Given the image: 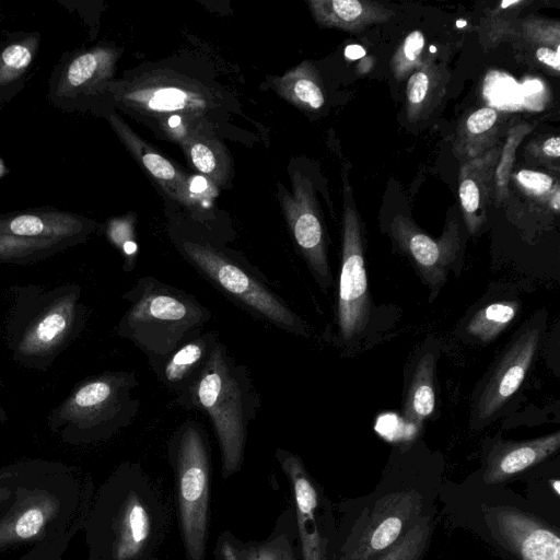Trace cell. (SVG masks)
<instances>
[{
    "mask_svg": "<svg viewBox=\"0 0 560 560\" xmlns=\"http://www.w3.org/2000/svg\"><path fill=\"white\" fill-rule=\"evenodd\" d=\"M168 527L161 491L138 463H124L101 492L94 528L97 560H156Z\"/></svg>",
    "mask_w": 560,
    "mask_h": 560,
    "instance_id": "6da1fadb",
    "label": "cell"
},
{
    "mask_svg": "<svg viewBox=\"0 0 560 560\" xmlns=\"http://www.w3.org/2000/svg\"><path fill=\"white\" fill-rule=\"evenodd\" d=\"M174 405L208 416L221 456V476L228 479L244 464L249 424L257 419L261 400L248 368L219 341L194 381L176 395Z\"/></svg>",
    "mask_w": 560,
    "mask_h": 560,
    "instance_id": "7a4b0ae2",
    "label": "cell"
},
{
    "mask_svg": "<svg viewBox=\"0 0 560 560\" xmlns=\"http://www.w3.org/2000/svg\"><path fill=\"white\" fill-rule=\"evenodd\" d=\"M436 487L382 481L369 494L343 500L332 560H371L392 547L434 505Z\"/></svg>",
    "mask_w": 560,
    "mask_h": 560,
    "instance_id": "3957f363",
    "label": "cell"
},
{
    "mask_svg": "<svg viewBox=\"0 0 560 560\" xmlns=\"http://www.w3.org/2000/svg\"><path fill=\"white\" fill-rule=\"evenodd\" d=\"M121 298L129 306L117 332L147 357L151 369L201 334L212 318L192 294L153 276L140 277Z\"/></svg>",
    "mask_w": 560,
    "mask_h": 560,
    "instance_id": "277c9868",
    "label": "cell"
},
{
    "mask_svg": "<svg viewBox=\"0 0 560 560\" xmlns=\"http://www.w3.org/2000/svg\"><path fill=\"white\" fill-rule=\"evenodd\" d=\"M175 246L202 278L254 318L296 337L311 336L304 318L277 292L268 278L240 253L205 238L188 236L177 238Z\"/></svg>",
    "mask_w": 560,
    "mask_h": 560,
    "instance_id": "5b68a950",
    "label": "cell"
},
{
    "mask_svg": "<svg viewBox=\"0 0 560 560\" xmlns=\"http://www.w3.org/2000/svg\"><path fill=\"white\" fill-rule=\"evenodd\" d=\"M178 529L186 560H205L209 536L211 448L205 428L183 421L167 441Z\"/></svg>",
    "mask_w": 560,
    "mask_h": 560,
    "instance_id": "8992f818",
    "label": "cell"
},
{
    "mask_svg": "<svg viewBox=\"0 0 560 560\" xmlns=\"http://www.w3.org/2000/svg\"><path fill=\"white\" fill-rule=\"evenodd\" d=\"M275 457L290 486L301 560H332L337 521L329 498L299 455L278 447Z\"/></svg>",
    "mask_w": 560,
    "mask_h": 560,
    "instance_id": "52a82bcc",
    "label": "cell"
},
{
    "mask_svg": "<svg viewBox=\"0 0 560 560\" xmlns=\"http://www.w3.org/2000/svg\"><path fill=\"white\" fill-rule=\"evenodd\" d=\"M370 313L371 300L360 219L351 194L345 190L342 252L336 311L339 339L349 342L360 337L368 325Z\"/></svg>",
    "mask_w": 560,
    "mask_h": 560,
    "instance_id": "ba28073f",
    "label": "cell"
},
{
    "mask_svg": "<svg viewBox=\"0 0 560 560\" xmlns=\"http://www.w3.org/2000/svg\"><path fill=\"white\" fill-rule=\"evenodd\" d=\"M490 541L512 560H560L559 528L542 516L510 503H481Z\"/></svg>",
    "mask_w": 560,
    "mask_h": 560,
    "instance_id": "9c48e42d",
    "label": "cell"
},
{
    "mask_svg": "<svg viewBox=\"0 0 560 560\" xmlns=\"http://www.w3.org/2000/svg\"><path fill=\"white\" fill-rule=\"evenodd\" d=\"M292 190L278 185L282 212L300 256L322 290L332 282L327 254V235L312 183L300 172L291 175Z\"/></svg>",
    "mask_w": 560,
    "mask_h": 560,
    "instance_id": "30bf717a",
    "label": "cell"
},
{
    "mask_svg": "<svg viewBox=\"0 0 560 560\" xmlns=\"http://www.w3.org/2000/svg\"><path fill=\"white\" fill-rule=\"evenodd\" d=\"M109 88L120 104L152 116L198 117L211 105L208 92L186 79L152 75Z\"/></svg>",
    "mask_w": 560,
    "mask_h": 560,
    "instance_id": "8fae6325",
    "label": "cell"
},
{
    "mask_svg": "<svg viewBox=\"0 0 560 560\" xmlns=\"http://www.w3.org/2000/svg\"><path fill=\"white\" fill-rule=\"evenodd\" d=\"M542 328L524 326L503 351L475 405L480 421L491 420L520 389L536 357Z\"/></svg>",
    "mask_w": 560,
    "mask_h": 560,
    "instance_id": "7c38bea8",
    "label": "cell"
},
{
    "mask_svg": "<svg viewBox=\"0 0 560 560\" xmlns=\"http://www.w3.org/2000/svg\"><path fill=\"white\" fill-rule=\"evenodd\" d=\"M393 235L429 285L432 300L446 282L448 270L455 269L459 249L457 226L435 241L400 218L393 224Z\"/></svg>",
    "mask_w": 560,
    "mask_h": 560,
    "instance_id": "4fadbf2b",
    "label": "cell"
},
{
    "mask_svg": "<svg viewBox=\"0 0 560 560\" xmlns=\"http://www.w3.org/2000/svg\"><path fill=\"white\" fill-rule=\"evenodd\" d=\"M118 52L108 47H96L73 56L67 61L50 88L55 105L74 109L81 101L95 95L115 71Z\"/></svg>",
    "mask_w": 560,
    "mask_h": 560,
    "instance_id": "5bb4252c",
    "label": "cell"
},
{
    "mask_svg": "<svg viewBox=\"0 0 560 560\" xmlns=\"http://www.w3.org/2000/svg\"><path fill=\"white\" fill-rule=\"evenodd\" d=\"M214 560H301L292 504L277 517L271 533L262 540L245 541L223 530L213 548Z\"/></svg>",
    "mask_w": 560,
    "mask_h": 560,
    "instance_id": "9a60e30c",
    "label": "cell"
},
{
    "mask_svg": "<svg viewBox=\"0 0 560 560\" xmlns=\"http://www.w3.org/2000/svg\"><path fill=\"white\" fill-rule=\"evenodd\" d=\"M559 446V431L525 441H497L486 456L482 482L487 486L506 482L546 460Z\"/></svg>",
    "mask_w": 560,
    "mask_h": 560,
    "instance_id": "2e32d148",
    "label": "cell"
},
{
    "mask_svg": "<svg viewBox=\"0 0 560 560\" xmlns=\"http://www.w3.org/2000/svg\"><path fill=\"white\" fill-rule=\"evenodd\" d=\"M93 228L85 218L55 209L0 214V234L50 240L74 245Z\"/></svg>",
    "mask_w": 560,
    "mask_h": 560,
    "instance_id": "e0dca14e",
    "label": "cell"
},
{
    "mask_svg": "<svg viewBox=\"0 0 560 560\" xmlns=\"http://www.w3.org/2000/svg\"><path fill=\"white\" fill-rule=\"evenodd\" d=\"M108 120L135 160L175 201L190 207L192 203L189 177L156 149L140 138L119 116L110 114Z\"/></svg>",
    "mask_w": 560,
    "mask_h": 560,
    "instance_id": "ac0fdd59",
    "label": "cell"
},
{
    "mask_svg": "<svg viewBox=\"0 0 560 560\" xmlns=\"http://www.w3.org/2000/svg\"><path fill=\"white\" fill-rule=\"evenodd\" d=\"M219 341L215 331H202L174 350L152 371L164 387L178 395L194 383Z\"/></svg>",
    "mask_w": 560,
    "mask_h": 560,
    "instance_id": "d6986e66",
    "label": "cell"
},
{
    "mask_svg": "<svg viewBox=\"0 0 560 560\" xmlns=\"http://www.w3.org/2000/svg\"><path fill=\"white\" fill-rule=\"evenodd\" d=\"M58 511V500L46 492H32L16 501L0 520V550L37 537Z\"/></svg>",
    "mask_w": 560,
    "mask_h": 560,
    "instance_id": "ffe728a7",
    "label": "cell"
},
{
    "mask_svg": "<svg viewBox=\"0 0 560 560\" xmlns=\"http://www.w3.org/2000/svg\"><path fill=\"white\" fill-rule=\"evenodd\" d=\"M314 20L323 27L358 32L385 22L394 12L380 3L362 0H310Z\"/></svg>",
    "mask_w": 560,
    "mask_h": 560,
    "instance_id": "44dd1931",
    "label": "cell"
},
{
    "mask_svg": "<svg viewBox=\"0 0 560 560\" xmlns=\"http://www.w3.org/2000/svg\"><path fill=\"white\" fill-rule=\"evenodd\" d=\"M495 152L468 162L462 167L458 195L464 219L470 233L485 220L490 184L495 164Z\"/></svg>",
    "mask_w": 560,
    "mask_h": 560,
    "instance_id": "7402d4cb",
    "label": "cell"
},
{
    "mask_svg": "<svg viewBox=\"0 0 560 560\" xmlns=\"http://www.w3.org/2000/svg\"><path fill=\"white\" fill-rule=\"evenodd\" d=\"M190 164L218 186H224L233 173L232 160L225 145L210 133L187 130L180 139Z\"/></svg>",
    "mask_w": 560,
    "mask_h": 560,
    "instance_id": "603a6c76",
    "label": "cell"
},
{
    "mask_svg": "<svg viewBox=\"0 0 560 560\" xmlns=\"http://www.w3.org/2000/svg\"><path fill=\"white\" fill-rule=\"evenodd\" d=\"M435 368V355L427 352L419 359L413 370L402 405V416L412 424H421L434 411Z\"/></svg>",
    "mask_w": 560,
    "mask_h": 560,
    "instance_id": "cb8c5ba5",
    "label": "cell"
},
{
    "mask_svg": "<svg viewBox=\"0 0 560 560\" xmlns=\"http://www.w3.org/2000/svg\"><path fill=\"white\" fill-rule=\"evenodd\" d=\"M272 88L279 96L305 110H316L325 103L320 80L306 60L276 77Z\"/></svg>",
    "mask_w": 560,
    "mask_h": 560,
    "instance_id": "d4e9b609",
    "label": "cell"
},
{
    "mask_svg": "<svg viewBox=\"0 0 560 560\" xmlns=\"http://www.w3.org/2000/svg\"><path fill=\"white\" fill-rule=\"evenodd\" d=\"M39 36L28 35L0 49V100L18 91L36 55Z\"/></svg>",
    "mask_w": 560,
    "mask_h": 560,
    "instance_id": "484cf974",
    "label": "cell"
},
{
    "mask_svg": "<svg viewBox=\"0 0 560 560\" xmlns=\"http://www.w3.org/2000/svg\"><path fill=\"white\" fill-rule=\"evenodd\" d=\"M436 528V506L392 547L371 560H423L432 542Z\"/></svg>",
    "mask_w": 560,
    "mask_h": 560,
    "instance_id": "4316f807",
    "label": "cell"
},
{
    "mask_svg": "<svg viewBox=\"0 0 560 560\" xmlns=\"http://www.w3.org/2000/svg\"><path fill=\"white\" fill-rule=\"evenodd\" d=\"M517 310V303L512 301L490 303L472 315L466 325V332L480 342H491L508 328Z\"/></svg>",
    "mask_w": 560,
    "mask_h": 560,
    "instance_id": "83f0119b",
    "label": "cell"
},
{
    "mask_svg": "<svg viewBox=\"0 0 560 560\" xmlns=\"http://www.w3.org/2000/svg\"><path fill=\"white\" fill-rule=\"evenodd\" d=\"M71 246L68 243L0 234V262H30Z\"/></svg>",
    "mask_w": 560,
    "mask_h": 560,
    "instance_id": "f1b7e54d",
    "label": "cell"
},
{
    "mask_svg": "<svg viewBox=\"0 0 560 560\" xmlns=\"http://www.w3.org/2000/svg\"><path fill=\"white\" fill-rule=\"evenodd\" d=\"M68 327V316L62 311H51L31 331L26 346L48 348L60 341Z\"/></svg>",
    "mask_w": 560,
    "mask_h": 560,
    "instance_id": "f546056e",
    "label": "cell"
},
{
    "mask_svg": "<svg viewBox=\"0 0 560 560\" xmlns=\"http://www.w3.org/2000/svg\"><path fill=\"white\" fill-rule=\"evenodd\" d=\"M107 234L124 255V269L131 271L136 266L138 252L137 242L135 241V219L119 218L112 220L107 228Z\"/></svg>",
    "mask_w": 560,
    "mask_h": 560,
    "instance_id": "4dcf8cb0",
    "label": "cell"
},
{
    "mask_svg": "<svg viewBox=\"0 0 560 560\" xmlns=\"http://www.w3.org/2000/svg\"><path fill=\"white\" fill-rule=\"evenodd\" d=\"M424 47V36L420 31H412L404 39L393 58V71L397 77H404L420 62Z\"/></svg>",
    "mask_w": 560,
    "mask_h": 560,
    "instance_id": "1f68e13d",
    "label": "cell"
},
{
    "mask_svg": "<svg viewBox=\"0 0 560 560\" xmlns=\"http://www.w3.org/2000/svg\"><path fill=\"white\" fill-rule=\"evenodd\" d=\"M430 88L431 78L427 71L419 70L411 74L407 83V104L409 114H417L420 112L429 96Z\"/></svg>",
    "mask_w": 560,
    "mask_h": 560,
    "instance_id": "d6a6232c",
    "label": "cell"
},
{
    "mask_svg": "<svg viewBox=\"0 0 560 560\" xmlns=\"http://www.w3.org/2000/svg\"><path fill=\"white\" fill-rule=\"evenodd\" d=\"M515 178L518 185L534 196H542L553 187V178L546 173L521 170Z\"/></svg>",
    "mask_w": 560,
    "mask_h": 560,
    "instance_id": "836d02e7",
    "label": "cell"
},
{
    "mask_svg": "<svg viewBox=\"0 0 560 560\" xmlns=\"http://www.w3.org/2000/svg\"><path fill=\"white\" fill-rule=\"evenodd\" d=\"M497 118L498 114L492 107L479 108L466 119V131L470 136H481L493 128Z\"/></svg>",
    "mask_w": 560,
    "mask_h": 560,
    "instance_id": "e575fe53",
    "label": "cell"
},
{
    "mask_svg": "<svg viewBox=\"0 0 560 560\" xmlns=\"http://www.w3.org/2000/svg\"><path fill=\"white\" fill-rule=\"evenodd\" d=\"M536 57L541 63L552 68L555 71H559V47H557L556 49H552L550 47H539L536 50Z\"/></svg>",
    "mask_w": 560,
    "mask_h": 560,
    "instance_id": "d590c367",
    "label": "cell"
},
{
    "mask_svg": "<svg viewBox=\"0 0 560 560\" xmlns=\"http://www.w3.org/2000/svg\"><path fill=\"white\" fill-rule=\"evenodd\" d=\"M541 150L547 156L558 159L560 156V138L551 137L547 139Z\"/></svg>",
    "mask_w": 560,
    "mask_h": 560,
    "instance_id": "8d00e7d4",
    "label": "cell"
},
{
    "mask_svg": "<svg viewBox=\"0 0 560 560\" xmlns=\"http://www.w3.org/2000/svg\"><path fill=\"white\" fill-rule=\"evenodd\" d=\"M345 55L348 59H360L365 55V50L360 45H349L345 49Z\"/></svg>",
    "mask_w": 560,
    "mask_h": 560,
    "instance_id": "74e56055",
    "label": "cell"
},
{
    "mask_svg": "<svg viewBox=\"0 0 560 560\" xmlns=\"http://www.w3.org/2000/svg\"><path fill=\"white\" fill-rule=\"evenodd\" d=\"M550 206L557 212L560 209V191H559L558 186L555 187V190L551 194Z\"/></svg>",
    "mask_w": 560,
    "mask_h": 560,
    "instance_id": "f35d334b",
    "label": "cell"
},
{
    "mask_svg": "<svg viewBox=\"0 0 560 560\" xmlns=\"http://www.w3.org/2000/svg\"><path fill=\"white\" fill-rule=\"evenodd\" d=\"M3 170V164H2V161L0 160V176L2 175V171Z\"/></svg>",
    "mask_w": 560,
    "mask_h": 560,
    "instance_id": "ab89813d",
    "label": "cell"
},
{
    "mask_svg": "<svg viewBox=\"0 0 560 560\" xmlns=\"http://www.w3.org/2000/svg\"><path fill=\"white\" fill-rule=\"evenodd\" d=\"M1 492H2V491H1V489H0V493H1ZM1 500H2V499L0 498V501H1Z\"/></svg>",
    "mask_w": 560,
    "mask_h": 560,
    "instance_id": "60d3db41",
    "label": "cell"
},
{
    "mask_svg": "<svg viewBox=\"0 0 560 560\" xmlns=\"http://www.w3.org/2000/svg\"><path fill=\"white\" fill-rule=\"evenodd\" d=\"M2 48V45L0 44V49Z\"/></svg>",
    "mask_w": 560,
    "mask_h": 560,
    "instance_id": "b9f144b4",
    "label": "cell"
}]
</instances>
